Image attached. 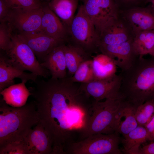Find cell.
I'll use <instances>...</instances> for the list:
<instances>
[{"label": "cell", "mask_w": 154, "mask_h": 154, "mask_svg": "<svg viewBox=\"0 0 154 154\" xmlns=\"http://www.w3.org/2000/svg\"><path fill=\"white\" fill-rule=\"evenodd\" d=\"M39 121L34 101L14 107L1 99L0 104V148L23 141L32 127Z\"/></svg>", "instance_id": "cell-3"}, {"label": "cell", "mask_w": 154, "mask_h": 154, "mask_svg": "<svg viewBox=\"0 0 154 154\" xmlns=\"http://www.w3.org/2000/svg\"><path fill=\"white\" fill-rule=\"evenodd\" d=\"M133 39L117 44L99 45V51L112 58L121 71L125 70L139 57L134 49Z\"/></svg>", "instance_id": "cell-12"}, {"label": "cell", "mask_w": 154, "mask_h": 154, "mask_svg": "<svg viewBox=\"0 0 154 154\" xmlns=\"http://www.w3.org/2000/svg\"><path fill=\"white\" fill-rule=\"evenodd\" d=\"M154 115V99L137 106L135 117L138 125L145 126Z\"/></svg>", "instance_id": "cell-27"}, {"label": "cell", "mask_w": 154, "mask_h": 154, "mask_svg": "<svg viewBox=\"0 0 154 154\" xmlns=\"http://www.w3.org/2000/svg\"><path fill=\"white\" fill-rule=\"evenodd\" d=\"M11 10V9L5 0H0V22L7 21Z\"/></svg>", "instance_id": "cell-32"}, {"label": "cell", "mask_w": 154, "mask_h": 154, "mask_svg": "<svg viewBox=\"0 0 154 154\" xmlns=\"http://www.w3.org/2000/svg\"><path fill=\"white\" fill-rule=\"evenodd\" d=\"M149 141L148 132L143 126L138 125L121 139L123 153L137 154L141 144Z\"/></svg>", "instance_id": "cell-22"}, {"label": "cell", "mask_w": 154, "mask_h": 154, "mask_svg": "<svg viewBox=\"0 0 154 154\" xmlns=\"http://www.w3.org/2000/svg\"><path fill=\"white\" fill-rule=\"evenodd\" d=\"M133 46L139 57L149 54L154 46V30L136 33L133 39Z\"/></svg>", "instance_id": "cell-25"}, {"label": "cell", "mask_w": 154, "mask_h": 154, "mask_svg": "<svg viewBox=\"0 0 154 154\" xmlns=\"http://www.w3.org/2000/svg\"><path fill=\"white\" fill-rule=\"evenodd\" d=\"M119 11H123L133 8L145 6L146 0H114Z\"/></svg>", "instance_id": "cell-31"}, {"label": "cell", "mask_w": 154, "mask_h": 154, "mask_svg": "<svg viewBox=\"0 0 154 154\" xmlns=\"http://www.w3.org/2000/svg\"><path fill=\"white\" fill-rule=\"evenodd\" d=\"M137 154H154V141L140 147Z\"/></svg>", "instance_id": "cell-33"}, {"label": "cell", "mask_w": 154, "mask_h": 154, "mask_svg": "<svg viewBox=\"0 0 154 154\" xmlns=\"http://www.w3.org/2000/svg\"><path fill=\"white\" fill-rule=\"evenodd\" d=\"M137 107L125 100L119 112L116 123V132L123 137L138 125L135 117Z\"/></svg>", "instance_id": "cell-19"}, {"label": "cell", "mask_w": 154, "mask_h": 154, "mask_svg": "<svg viewBox=\"0 0 154 154\" xmlns=\"http://www.w3.org/2000/svg\"><path fill=\"white\" fill-rule=\"evenodd\" d=\"M65 44L53 49L47 55L44 61L40 63L42 66L49 71L52 78H62L67 76L64 52V46Z\"/></svg>", "instance_id": "cell-18"}, {"label": "cell", "mask_w": 154, "mask_h": 154, "mask_svg": "<svg viewBox=\"0 0 154 154\" xmlns=\"http://www.w3.org/2000/svg\"><path fill=\"white\" fill-rule=\"evenodd\" d=\"M68 30V43L90 56L93 53L99 52V36L92 21L84 11L83 4L79 7Z\"/></svg>", "instance_id": "cell-5"}, {"label": "cell", "mask_w": 154, "mask_h": 154, "mask_svg": "<svg viewBox=\"0 0 154 154\" xmlns=\"http://www.w3.org/2000/svg\"><path fill=\"white\" fill-rule=\"evenodd\" d=\"M121 80L119 73L108 78L81 83L80 88L88 96L96 101L106 99H123L120 92Z\"/></svg>", "instance_id": "cell-9"}, {"label": "cell", "mask_w": 154, "mask_h": 154, "mask_svg": "<svg viewBox=\"0 0 154 154\" xmlns=\"http://www.w3.org/2000/svg\"><path fill=\"white\" fill-rule=\"evenodd\" d=\"M120 15L130 25L135 34L154 30V11L151 5L119 11Z\"/></svg>", "instance_id": "cell-14"}, {"label": "cell", "mask_w": 154, "mask_h": 154, "mask_svg": "<svg viewBox=\"0 0 154 154\" xmlns=\"http://www.w3.org/2000/svg\"><path fill=\"white\" fill-rule=\"evenodd\" d=\"M23 82L14 84L0 92L3 100L9 105L19 107L26 104L28 97L32 95Z\"/></svg>", "instance_id": "cell-21"}, {"label": "cell", "mask_w": 154, "mask_h": 154, "mask_svg": "<svg viewBox=\"0 0 154 154\" xmlns=\"http://www.w3.org/2000/svg\"><path fill=\"white\" fill-rule=\"evenodd\" d=\"M117 132L94 134L73 142L68 148L69 154H121L119 145L121 139Z\"/></svg>", "instance_id": "cell-6"}, {"label": "cell", "mask_w": 154, "mask_h": 154, "mask_svg": "<svg viewBox=\"0 0 154 154\" xmlns=\"http://www.w3.org/2000/svg\"><path fill=\"white\" fill-rule=\"evenodd\" d=\"M154 2V0H146V4L148 3H151Z\"/></svg>", "instance_id": "cell-37"}, {"label": "cell", "mask_w": 154, "mask_h": 154, "mask_svg": "<svg viewBox=\"0 0 154 154\" xmlns=\"http://www.w3.org/2000/svg\"><path fill=\"white\" fill-rule=\"evenodd\" d=\"M11 9L30 10L41 7L43 3L40 0H5Z\"/></svg>", "instance_id": "cell-29"}, {"label": "cell", "mask_w": 154, "mask_h": 154, "mask_svg": "<svg viewBox=\"0 0 154 154\" xmlns=\"http://www.w3.org/2000/svg\"><path fill=\"white\" fill-rule=\"evenodd\" d=\"M150 5L154 11V2L151 3Z\"/></svg>", "instance_id": "cell-38"}, {"label": "cell", "mask_w": 154, "mask_h": 154, "mask_svg": "<svg viewBox=\"0 0 154 154\" xmlns=\"http://www.w3.org/2000/svg\"><path fill=\"white\" fill-rule=\"evenodd\" d=\"M24 141L28 154H52L51 138L39 121L30 130Z\"/></svg>", "instance_id": "cell-13"}, {"label": "cell", "mask_w": 154, "mask_h": 154, "mask_svg": "<svg viewBox=\"0 0 154 154\" xmlns=\"http://www.w3.org/2000/svg\"><path fill=\"white\" fill-rule=\"evenodd\" d=\"M42 8L43 13L40 31L68 42L69 34L67 28L50 9L47 3H43Z\"/></svg>", "instance_id": "cell-17"}, {"label": "cell", "mask_w": 154, "mask_h": 154, "mask_svg": "<svg viewBox=\"0 0 154 154\" xmlns=\"http://www.w3.org/2000/svg\"><path fill=\"white\" fill-rule=\"evenodd\" d=\"M64 52L67 76L69 77L73 75L82 63L92 59L82 50L68 43L64 45Z\"/></svg>", "instance_id": "cell-24"}, {"label": "cell", "mask_w": 154, "mask_h": 154, "mask_svg": "<svg viewBox=\"0 0 154 154\" xmlns=\"http://www.w3.org/2000/svg\"><path fill=\"white\" fill-rule=\"evenodd\" d=\"M43 13L42 6L30 10L11 9L7 22L19 33L40 31Z\"/></svg>", "instance_id": "cell-10"}, {"label": "cell", "mask_w": 154, "mask_h": 154, "mask_svg": "<svg viewBox=\"0 0 154 154\" xmlns=\"http://www.w3.org/2000/svg\"><path fill=\"white\" fill-rule=\"evenodd\" d=\"M120 74V92L124 100L137 107L154 99V56L138 57Z\"/></svg>", "instance_id": "cell-2"}, {"label": "cell", "mask_w": 154, "mask_h": 154, "mask_svg": "<svg viewBox=\"0 0 154 154\" xmlns=\"http://www.w3.org/2000/svg\"><path fill=\"white\" fill-rule=\"evenodd\" d=\"M17 35L31 48L40 63L53 49L68 42L66 41L54 38L40 31L19 33Z\"/></svg>", "instance_id": "cell-11"}, {"label": "cell", "mask_w": 154, "mask_h": 154, "mask_svg": "<svg viewBox=\"0 0 154 154\" xmlns=\"http://www.w3.org/2000/svg\"><path fill=\"white\" fill-rule=\"evenodd\" d=\"M80 0H52L47 3L50 9L68 29L75 16Z\"/></svg>", "instance_id": "cell-20"}, {"label": "cell", "mask_w": 154, "mask_h": 154, "mask_svg": "<svg viewBox=\"0 0 154 154\" xmlns=\"http://www.w3.org/2000/svg\"><path fill=\"white\" fill-rule=\"evenodd\" d=\"M12 29L7 22H1L0 25V48L1 50L7 51L12 43Z\"/></svg>", "instance_id": "cell-28"}, {"label": "cell", "mask_w": 154, "mask_h": 154, "mask_svg": "<svg viewBox=\"0 0 154 154\" xmlns=\"http://www.w3.org/2000/svg\"><path fill=\"white\" fill-rule=\"evenodd\" d=\"M135 35L131 26L119 14L117 20L100 36L98 46L121 43L133 39Z\"/></svg>", "instance_id": "cell-15"}, {"label": "cell", "mask_w": 154, "mask_h": 154, "mask_svg": "<svg viewBox=\"0 0 154 154\" xmlns=\"http://www.w3.org/2000/svg\"><path fill=\"white\" fill-rule=\"evenodd\" d=\"M4 52L9 62L22 71H29L45 78L50 74L49 71L41 66L31 48L17 34H12L10 48Z\"/></svg>", "instance_id": "cell-7"}, {"label": "cell", "mask_w": 154, "mask_h": 154, "mask_svg": "<svg viewBox=\"0 0 154 154\" xmlns=\"http://www.w3.org/2000/svg\"><path fill=\"white\" fill-rule=\"evenodd\" d=\"M40 1L42 2V1H43V2L48 3L52 0H40ZM80 1H82L84 2L86 0H80Z\"/></svg>", "instance_id": "cell-35"}, {"label": "cell", "mask_w": 154, "mask_h": 154, "mask_svg": "<svg viewBox=\"0 0 154 154\" xmlns=\"http://www.w3.org/2000/svg\"><path fill=\"white\" fill-rule=\"evenodd\" d=\"M0 154H28L24 140L9 144L0 148Z\"/></svg>", "instance_id": "cell-30"}, {"label": "cell", "mask_w": 154, "mask_h": 154, "mask_svg": "<svg viewBox=\"0 0 154 154\" xmlns=\"http://www.w3.org/2000/svg\"><path fill=\"white\" fill-rule=\"evenodd\" d=\"M145 127L148 132L149 141H154V115Z\"/></svg>", "instance_id": "cell-34"}, {"label": "cell", "mask_w": 154, "mask_h": 154, "mask_svg": "<svg viewBox=\"0 0 154 154\" xmlns=\"http://www.w3.org/2000/svg\"><path fill=\"white\" fill-rule=\"evenodd\" d=\"M149 54H150L151 56H154V46Z\"/></svg>", "instance_id": "cell-36"}, {"label": "cell", "mask_w": 154, "mask_h": 154, "mask_svg": "<svg viewBox=\"0 0 154 154\" xmlns=\"http://www.w3.org/2000/svg\"><path fill=\"white\" fill-rule=\"evenodd\" d=\"M70 78L73 82L80 83H87L94 80L92 59L82 63Z\"/></svg>", "instance_id": "cell-26"}, {"label": "cell", "mask_w": 154, "mask_h": 154, "mask_svg": "<svg viewBox=\"0 0 154 154\" xmlns=\"http://www.w3.org/2000/svg\"><path fill=\"white\" fill-rule=\"evenodd\" d=\"M38 76L22 71L13 65L9 61L4 51L0 54V92L14 84V79L19 78L25 83L28 81L35 82Z\"/></svg>", "instance_id": "cell-16"}, {"label": "cell", "mask_w": 154, "mask_h": 154, "mask_svg": "<svg viewBox=\"0 0 154 154\" xmlns=\"http://www.w3.org/2000/svg\"><path fill=\"white\" fill-rule=\"evenodd\" d=\"M92 61L94 80L108 78L116 74L117 67L109 56L101 53L93 57Z\"/></svg>", "instance_id": "cell-23"}, {"label": "cell", "mask_w": 154, "mask_h": 154, "mask_svg": "<svg viewBox=\"0 0 154 154\" xmlns=\"http://www.w3.org/2000/svg\"><path fill=\"white\" fill-rule=\"evenodd\" d=\"M124 101L123 99H106L102 102L94 100L87 125L77 141L94 134L116 132L117 119Z\"/></svg>", "instance_id": "cell-4"}, {"label": "cell", "mask_w": 154, "mask_h": 154, "mask_svg": "<svg viewBox=\"0 0 154 154\" xmlns=\"http://www.w3.org/2000/svg\"><path fill=\"white\" fill-rule=\"evenodd\" d=\"M83 4L99 37L118 19L119 11L114 0H86Z\"/></svg>", "instance_id": "cell-8"}, {"label": "cell", "mask_w": 154, "mask_h": 154, "mask_svg": "<svg viewBox=\"0 0 154 154\" xmlns=\"http://www.w3.org/2000/svg\"><path fill=\"white\" fill-rule=\"evenodd\" d=\"M31 88L39 118L52 141V154H66L86 128L93 101L80 88V83L67 76L35 82Z\"/></svg>", "instance_id": "cell-1"}]
</instances>
